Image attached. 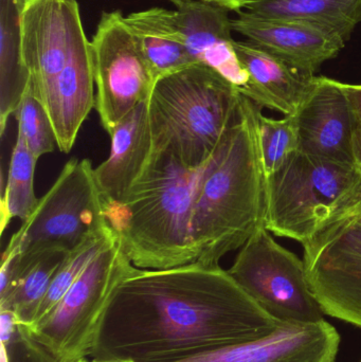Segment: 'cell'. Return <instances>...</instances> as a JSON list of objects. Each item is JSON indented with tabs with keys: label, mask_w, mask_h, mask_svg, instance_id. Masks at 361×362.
<instances>
[{
	"label": "cell",
	"mask_w": 361,
	"mask_h": 362,
	"mask_svg": "<svg viewBox=\"0 0 361 362\" xmlns=\"http://www.w3.org/2000/svg\"><path fill=\"white\" fill-rule=\"evenodd\" d=\"M279 323L220 265L135 266L114 293L90 357L178 361L264 337Z\"/></svg>",
	"instance_id": "obj_1"
},
{
	"label": "cell",
	"mask_w": 361,
	"mask_h": 362,
	"mask_svg": "<svg viewBox=\"0 0 361 362\" xmlns=\"http://www.w3.org/2000/svg\"><path fill=\"white\" fill-rule=\"evenodd\" d=\"M262 107L243 95L239 114L201 168L193 194L191 235L196 262L218 266L265 227L267 174L259 122Z\"/></svg>",
	"instance_id": "obj_2"
},
{
	"label": "cell",
	"mask_w": 361,
	"mask_h": 362,
	"mask_svg": "<svg viewBox=\"0 0 361 362\" xmlns=\"http://www.w3.org/2000/svg\"><path fill=\"white\" fill-rule=\"evenodd\" d=\"M199 172L167 151L153 150L126 196L104 206L106 221L134 266L169 269L196 262L190 221Z\"/></svg>",
	"instance_id": "obj_3"
},
{
	"label": "cell",
	"mask_w": 361,
	"mask_h": 362,
	"mask_svg": "<svg viewBox=\"0 0 361 362\" xmlns=\"http://www.w3.org/2000/svg\"><path fill=\"white\" fill-rule=\"evenodd\" d=\"M242 98L239 87L203 64L158 78L148 100L154 150L199 169L235 122Z\"/></svg>",
	"instance_id": "obj_4"
},
{
	"label": "cell",
	"mask_w": 361,
	"mask_h": 362,
	"mask_svg": "<svg viewBox=\"0 0 361 362\" xmlns=\"http://www.w3.org/2000/svg\"><path fill=\"white\" fill-rule=\"evenodd\" d=\"M135 266L118 238L103 249L48 316L35 327H20L54 362L91 356L106 313L119 285Z\"/></svg>",
	"instance_id": "obj_5"
},
{
	"label": "cell",
	"mask_w": 361,
	"mask_h": 362,
	"mask_svg": "<svg viewBox=\"0 0 361 362\" xmlns=\"http://www.w3.org/2000/svg\"><path fill=\"white\" fill-rule=\"evenodd\" d=\"M108 228L95 169L88 159L73 158L13 234L4 253H69Z\"/></svg>",
	"instance_id": "obj_6"
},
{
	"label": "cell",
	"mask_w": 361,
	"mask_h": 362,
	"mask_svg": "<svg viewBox=\"0 0 361 362\" xmlns=\"http://www.w3.org/2000/svg\"><path fill=\"white\" fill-rule=\"evenodd\" d=\"M360 178L356 168L292 153L267 176L265 228L304 245Z\"/></svg>",
	"instance_id": "obj_7"
},
{
	"label": "cell",
	"mask_w": 361,
	"mask_h": 362,
	"mask_svg": "<svg viewBox=\"0 0 361 362\" xmlns=\"http://www.w3.org/2000/svg\"><path fill=\"white\" fill-rule=\"evenodd\" d=\"M229 274L278 322L316 323L324 310L312 291L304 262L278 244L265 227L242 247Z\"/></svg>",
	"instance_id": "obj_8"
},
{
	"label": "cell",
	"mask_w": 361,
	"mask_h": 362,
	"mask_svg": "<svg viewBox=\"0 0 361 362\" xmlns=\"http://www.w3.org/2000/svg\"><path fill=\"white\" fill-rule=\"evenodd\" d=\"M91 46L95 110L110 136L134 108L150 100L156 78L121 11L102 14Z\"/></svg>",
	"instance_id": "obj_9"
},
{
	"label": "cell",
	"mask_w": 361,
	"mask_h": 362,
	"mask_svg": "<svg viewBox=\"0 0 361 362\" xmlns=\"http://www.w3.org/2000/svg\"><path fill=\"white\" fill-rule=\"evenodd\" d=\"M303 248L307 280L324 314L361 329V223L324 226Z\"/></svg>",
	"instance_id": "obj_10"
},
{
	"label": "cell",
	"mask_w": 361,
	"mask_h": 362,
	"mask_svg": "<svg viewBox=\"0 0 361 362\" xmlns=\"http://www.w3.org/2000/svg\"><path fill=\"white\" fill-rule=\"evenodd\" d=\"M341 341L338 331L326 320L280 322L264 337L169 362H336Z\"/></svg>",
	"instance_id": "obj_11"
},
{
	"label": "cell",
	"mask_w": 361,
	"mask_h": 362,
	"mask_svg": "<svg viewBox=\"0 0 361 362\" xmlns=\"http://www.w3.org/2000/svg\"><path fill=\"white\" fill-rule=\"evenodd\" d=\"M233 31L305 76H315L345 45L341 36L302 21L263 18L247 11L232 19Z\"/></svg>",
	"instance_id": "obj_12"
},
{
	"label": "cell",
	"mask_w": 361,
	"mask_h": 362,
	"mask_svg": "<svg viewBox=\"0 0 361 362\" xmlns=\"http://www.w3.org/2000/svg\"><path fill=\"white\" fill-rule=\"evenodd\" d=\"M301 153L347 167H355L352 119L341 82L316 76L315 85L296 115Z\"/></svg>",
	"instance_id": "obj_13"
},
{
	"label": "cell",
	"mask_w": 361,
	"mask_h": 362,
	"mask_svg": "<svg viewBox=\"0 0 361 362\" xmlns=\"http://www.w3.org/2000/svg\"><path fill=\"white\" fill-rule=\"evenodd\" d=\"M175 14L193 61L216 70L242 93L249 76L235 52L228 11L203 0H189L178 6Z\"/></svg>",
	"instance_id": "obj_14"
},
{
	"label": "cell",
	"mask_w": 361,
	"mask_h": 362,
	"mask_svg": "<svg viewBox=\"0 0 361 362\" xmlns=\"http://www.w3.org/2000/svg\"><path fill=\"white\" fill-rule=\"evenodd\" d=\"M110 156L95 168L104 206L118 204L146 171L152 158V127L148 100L134 108L112 134Z\"/></svg>",
	"instance_id": "obj_15"
},
{
	"label": "cell",
	"mask_w": 361,
	"mask_h": 362,
	"mask_svg": "<svg viewBox=\"0 0 361 362\" xmlns=\"http://www.w3.org/2000/svg\"><path fill=\"white\" fill-rule=\"evenodd\" d=\"M235 49L249 76L242 93L260 107L277 110L284 117L296 115L315 85L316 76L300 74L248 40H235Z\"/></svg>",
	"instance_id": "obj_16"
},
{
	"label": "cell",
	"mask_w": 361,
	"mask_h": 362,
	"mask_svg": "<svg viewBox=\"0 0 361 362\" xmlns=\"http://www.w3.org/2000/svg\"><path fill=\"white\" fill-rule=\"evenodd\" d=\"M68 253L45 252L33 257L2 253L0 310H10L17 325H31L59 268Z\"/></svg>",
	"instance_id": "obj_17"
},
{
	"label": "cell",
	"mask_w": 361,
	"mask_h": 362,
	"mask_svg": "<svg viewBox=\"0 0 361 362\" xmlns=\"http://www.w3.org/2000/svg\"><path fill=\"white\" fill-rule=\"evenodd\" d=\"M156 82L195 63L178 27L175 11L152 8L125 16Z\"/></svg>",
	"instance_id": "obj_18"
},
{
	"label": "cell",
	"mask_w": 361,
	"mask_h": 362,
	"mask_svg": "<svg viewBox=\"0 0 361 362\" xmlns=\"http://www.w3.org/2000/svg\"><path fill=\"white\" fill-rule=\"evenodd\" d=\"M25 0H0V133L28 90L30 74L21 50L20 17Z\"/></svg>",
	"instance_id": "obj_19"
},
{
	"label": "cell",
	"mask_w": 361,
	"mask_h": 362,
	"mask_svg": "<svg viewBox=\"0 0 361 362\" xmlns=\"http://www.w3.org/2000/svg\"><path fill=\"white\" fill-rule=\"evenodd\" d=\"M246 11L263 18L309 23L345 42L361 21V0H254Z\"/></svg>",
	"instance_id": "obj_20"
},
{
	"label": "cell",
	"mask_w": 361,
	"mask_h": 362,
	"mask_svg": "<svg viewBox=\"0 0 361 362\" xmlns=\"http://www.w3.org/2000/svg\"><path fill=\"white\" fill-rule=\"evenodd\" d=\"M37 159L21 138L17 137L8 168V180L1 196V233L13 218L27 221L38 204L34 191V176Z\"/></svg>",
	"instance_id": "obj_21"
},
{
	"label": "cell",
	"mask_w": 361,
	"mask_h": 362,
	"mask_svg": "<svg viewBox=\"0 0 361 362\" xmlns=\"http://www.w3.org/2000/svg\"><path fill=\"white\" fill-rule=\"evenodd\" d=\"M117 238H118L114 230L110 227L105 231L93 236L83 243L80 247L68 253L61 267L55 274L46 296L40 302L31 325L23 327H35L40 321L44 320L69 291L70 287L78 280V276L86 269L91 261Z\"/></svg>",
	"instance_id": "obj_22"
},
{
	"label": "cell",
	"mask_w": 361,
	"mask_h": 362,
	"mask_svg": "<svg viewBox=\"0 0 361 362\" xmlns=\"http://www.w3.org/2000/svg\"><path fill=\"white\" fill-rule=\"evenodd\" d=\"M18 123L17 137L21 138L36 159L49 154L57 144L54 129L44 104L28 86L14 114Z\"/></svg>",
	"instance_id": "obj_23"
},
{
	"label": "cell",
	"mask_w": 361,
	"mask_h": 362,
	"mask_svg": "<svg viewBox=\"0 0 361 362\" xmlns=\"http://www.w3.org/2000/svg\"><path fill=\"white\" fill-rule=\"evenodd\" d=\"M259 132L265 171L269 176L275 173L292 153L298 151L296 116L271 119L261 112Z\"/></svg>",
	"instance_id": "obj_24"
},
{
	"label": "cell",
	"mask_w": 361,
	"mask_h": 362,
	"mask_svg": "<svg viewBox=\"0 0 361 362\" xmlns=\"http://www.w3.org/2000/svg\"><path fill=\"white\" fill-rule=\"evenodd\" d=\"M4 346L8 362H54L50 354L19 327L11 341Z\"/></svg>",
	"instance_id": "obj_25"
},
{
	"label": "cell",
	"mask_w": 361,
	"mask_h": 362,
	"mask_svg": "<svg viewBox=\"0 0 361 362\" xmlns=\"http://www.w3.org/2000/svg\"><path fill=\"white\" fill-rule=\"evenodd\" d=\"M352 119V148L356 169L361 172V85L341 82Z\"/></svg>",
	"instance_id": "obj_26"
},
{
	"label": "cell",
	"mask_w": 361,
	"mask_h": 362,
	"mask_svg": "<svg viewBox=\"0 0 361 362\" xmlns=\"http://www.w3.org/2000/svg\"><path fill=\"white\" fill-rule=\"evenodd\" d=\"M356 221L361 223V178L358 182L337 202L330 216L321 227L338 221ZM319 228V229H320Z\"/></svg>",
	"instance_id": "obj_27"
},
{
	"label": "cell",
	"mask_w": 361,
	"mask_h": 362,
	"mask_svg": "<svg viewBox=\"0 0 361 362\" xmlns=\"http://www.w3.org/2000/svg\"><path fill=\"white\" fill-rule=\"evenodd\" d=\"M17 329L14 315L10 310H0V332L1 344H8Z\"/></svg>",
	"instance_id": "obj_28"
},
{
	"label": "cell",
	"mask_w": 361,
	"mask_h": 362,
	"mask_svg": "<svg viewBox=\"0 0 361 362\" xmlns=\"http://www.w3.org/2000/svg\"><path fill=\"white\" fill-rule=\"evenodd\" d=\"M203 1L213 4V6L226 11L239 13L243 8H247L254 0H203Z\"/></svg>",
	"instance_id": "obj_29"
},
{
	"label": "cell",
	"mask_w": 361,
	"mask_h": 362,
	"mask_svg": "<svg viewBox=\"0 0 361 362\" xmlns=\"http://www.w3.org/2000/svg\"><path fill=\"white\" fill-rule=\"evenodd\" d=\"M91 362H135L131 359L112 358V359H90Z\"/></svg>",
	"instance_id": "obj_30"
},
{
	"label": "cell",
	"mask_w": 361,
	"mask_h": 362,
	"mask_svg": "<svg viewBox=\"0 0 361 362\" xmlns=\"http://www.w3.org/2000/svg\"><path fill=\"white\" fill-rule=\"evenodd\" d=\"M170 1H171L172 4H175V6L178 8V6H182L184 2L189 1V0H170Z\"/></svg>",
	"instance_id": "obj_31"
},
{
	"label": "cell",
	"mask_w": 361,
	"mask_h": 362,
	"mask_svg": "<svg viewBox=\"0 0 361 362\" xmlns=\"http://www.w3.org/2000/svg\"><path fill=\"white\" fill-rule=\"evenodd\" d=\"M76 362H91V361H89L88 358H83V359H81V361H78Z\"/></svg>",
	"instance_id": "obj_32"
},
{
	"label": "cell",
	"mask_w": 361,
	"mask_h": 362,
	"mask_svg": "<svg viewBox=\"0 0 361 362\" xmlns=\"http://www.w3.org/2000/svg\"><path fill=\"white\" fill-rule=\"evenodd\" d=\"M358 362H361V361H358Z\"/></svg>",
	"instance_id": "obj_33"
}]
</instances>
